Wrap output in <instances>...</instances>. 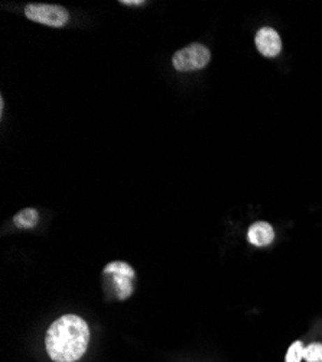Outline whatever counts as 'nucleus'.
I'll list each match as a JSON object with an SVG mask.
<instances>
[{"mask_svg": "<svg viewBox=\"0 0 322 362\" xmlns=\"http://www.w3.org/2000/svg\"><path fill=\"white\" fill-rule=\"evenodd\" d=\"M120 4H122V5H126V6H139V5H145L143 0H122Z\"/></svg>", "mask_w": 322, "mask_h": 362, "instance_id": "10", "label": "nucleus"}, {"mask_svg": "<svg viewBox=\"0 0 322 362\" xmlns=\"http://www.w3.org/2000/svg\"><path fill=\"white\" fill-rule=\"evenodd\" d=\"M25 15L32 22L48 25L52 28H62L68 24V12L58 5L31 4L25 8Z\"/></svg>", "mask_w": 322, "mask_h": 362, "instance_id": "3", "label": "nucleus"}, {"mask_svg": "<svg viewBox=\"0 0 322 362\" xmlns=\"http://www.w3.org/2000/svg\"><path fill=\"white\" fill-rule=\"evenodd\" d=\"M304 351H305L304 344L296 340L295 344H292V347L289 348V351L286 354V362H300L304 359Z\"/></svg>", "mask_w": 322, "mask_h": 362, "instance_id": "8", "label": "nucleus"}, {"mask_svg": "<svg viewBox=\"0 0 322 362\" xmlns=\"http://www.w3.org/2000/svg\"><path fill=\"white\" fill-rule=\"evenodd\" d=\"M304 359L308 362H322V345L311 344L304 351Z\"/></svg>", "mask_w": 322, "mask_h": 362, "instance_id": "9", "label": "nucleus"}, {"mask_svg": "<svg viewBox=\"0 0 322 362\" xmlns=\"http://www.w3.org/2000/svg\"><path fill=\"white\" fill-rule=\"evenodd\" d=\"M90 329L82 317L66 314L55 321L45 337L50 358L55 362H75L87 351Z\"/></svg>", "mask_w": 322, "mask_h": 362, "instance_id": "1", "label": "nucleus"}, {"mask_svg": "<svg viewBox=\"0 0 322 362\" xmlns=\"http://www.w3.org/2000/svg\"><path fill=\"white\" fill-rule=\"evenodd\" d=\"M256 47L259 53L265 57L273 58L281 54L282 51V41L279 34L273 28H262L256 34Z\"/></svg>", "mask_w": 322, "mask_h": 362, "instance_id": "5", "label": "nucleus"}, {"mask_svg": "<svg viewBox=\"0 0 322 362\" xmlns=\"http://www.w3.org/2000/svg\"><path fill=\"white\" fill-rule=\"evenodd\" d=\"M39 216H38V211L35 209H24L20 210L19 213H16L13 222L17 228L20 229H29L34 228L38 222Z\"/></svg>", "mask_w": 322, "mask_h": 362, "instance_id": "7", "label": "nucleus"}, {"mask_svg": "<svg viewBox=\"0 0 322 362\" xmlns=\"http://www.w3.org/2000/svg\"><path fill=\"white\" fill-rule=\"evenodd\" d=\"M210 50L201 44H191L173 57V66L178 71H197L204 69L210 62Z\"/></svg>", "mask_w": 322, "mask_h": 362, "instance_id": "4", "label": "nucleus"}, {"mask_svg": "<svg viewBox=\"0 0 322 362\" xmlns=\"http://www.w3.org/2000/svg\"><path fill=\"white\" fill-rule=\"evenodd\" d=\"M133 268L123 263L115 261L107 264L103 270V279L105 288L109 290L117 300H126L133 293V281H135Z\"/></svg>", "mask_w": 322, "mask_h": 362, "instance_id": "2", "label": "nucleus"}, {"mask_svg": "<svg viewBox=\"0 0 322 362\" xmlns=\"http://www.w3.org/2000/svg\"><path fill=\"white\" fill-rule=\"evenodd\" d=\"M247 239L256 246H268L275 239V230L268 222H256L249 228Z\"/></svg>", "mask_w": 322, "mask_h": 362, "instance_id": "6", "label": "nucleus"}]
</instances>
